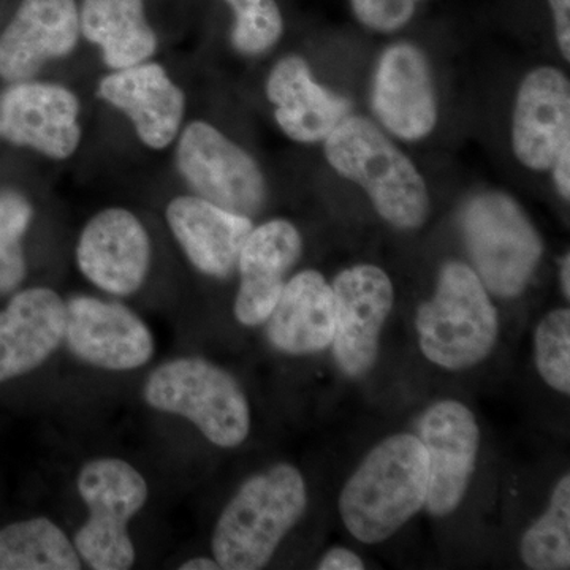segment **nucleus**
<instances>
[{
  "label": "nucleus",
  "instance_id": "nucleus-11",
  "mask_svg": "<svg viewBox=\"0 0 570 570\" xmlns=\"http://www.w3.org/2000/svg\"><path fill=\"white\" fill-rule=\"evenodd\" d=\"M415 431L428 455L425 508L442 519L459 509L478 468V420L461 401L442 400L420 415Z\"/></svg>",
  "mask_w": 570,
  "mask_h": 570
},
{
  "label": "nucleus",
  "instance_id": "nucleus-33",
  "mask_svg": "<svg viewBox=\"0 0 570 570\" xmlns=\"http://www.w3.org/2000/svg\"><path fill=\"white\" fill-rule=\"evenodd\" d=\"M181 570H219V562L214 560V558L206 557H197L193 558V560L184 561L181 566H179Z\"/></svg>",
  "mask_w": 570,
  "mask_h": 570
},
{
  "label": "nucleus",
  "instance_id": "nucleus-14",
  "mask_svg": "<svg viewBox=\"0 0 570 570\" xmlns=\"http://www.w3.org/2000/svg\"><path fill=\"white\" fill-rule=\"evenodd\" d=\"M151 255L148 230L126 208L102 209L91 217L75 250L81 275L112 296H130L140 291Z\"/></svg>",
  "mask_w": 570,
  "mask_h": 570
},
{
  "label": "nucleus",
  "instance_id": "nucleus-31",
  "mask_svg": "<svg viewBox=\"0 0 570 570\" xmlns=\"http://www.w3.org/2000/svg\"><path fill=\"white\" fill-rule=\"evenodd\" d=\"M554 189L564 202L570 200V141L561 146L550 167Z\"/></svg>",
  "mask_w": 570,
  "mask_h": 570
},
{
  "label": "nucleus",
  "instance_id": "nucleus-8",
  "mask_svg": "<svg viewBox=\"0 0 570 570\" xmlns=\"http://www.w3.org/2000/svg\"><path fill=\"white\" fill-rule=\"evenodd\" d=\"M175 160L197 197L250 219L264 209L268 186L261 165L213 124L194 121L184 127Z\"/></svg>",
  "mask_w": 570,
  "mask_h": 570
},
{
  "label": "nucleus",
  "instance_id": "nucleus-9",
  "mask_svg": "<svg viewBox=\"0 0 570 570\" xmlns=\"http://www.w3.org/2000/svg\"><path fill=\"white\" fill-rule=\"evenodd\" d=\"M374 121L396 140H426L439 122V96L433 67L411 41L389 45L379 56L371 80Z\"/></svg>",
  "mask_w": 570,
  "mask_h": 570
},
{
  "label": "nucleus",
  "instance_id": "nucleus-1",
  "mask_svg": "<svg viewBox=\"0 0 570 570\" xmlns=\"http://www.w3.org/2000/svg\"><path fill=\"white\" fill-rule=\"evenodd\" d=\"M326 163L366 194L379 216L400 230H417L430 216L425 178L374 119L347 116L324 142Z\"/></svg>",
  "mask_w": 570,
  "mask_h": 570
},
{
  "label": "nucleus",
  "instance_id": "nucleus-5",
  "mask_svg": "<svg viewBox=\"0 0 570 570\" xmlns=\"http://www.w3.org/2000/svg\"><path fill=\"white\" fill-rule=\"evenodd\" d=\"M472 269L490 295L513 299L538 272L543 243L523 206L499 190L469 198L460 217Z\"/></svg>",
  "mask_w": 570,
  "mask_h": 570
},
{
  "label": "nucleus",
  "instance_id": "nucleus-3",
  "mask_svg": "<svg viewBox=\"0 0 570 570\" xmlns=\"http://www.w3.org/2000/svg\"><path fill=\"white\" fill-rule=\"evenodd\" d=\"M302 472L275 464L246 480L225 505L213 531V558L225 570L264 569L305 515Z\"/></svg>",
  "mask_w": 570,
  "mask_h": 570
},
{
  "label": "nucleus",
  "instance_id": "nucleus-27",
  "mask_svg": "<svg viewBox=\"0 0 570 570\" xmlns=\"http://www.w3.org/2000/svg\"><path fill=\"white\" fill-rule=\"evenodd\" d=\"M234 11L232 45L239 55L261 56L284 36V17L276 0H224Z\"/></svg>",
  "mask_w": 570,
  "mask_h": 570
},
{
  "label": "nucleus",
  "instance_id": "nucleus-13",
  "mask_svg": "<svg viewBox=\"0 0 570 570\" xmlns=\"http://www.w3.org/2000/svg\"><path fill=\"white\" fill-rule=\"evenodd\" d=\"M67 305L63 341L86 365L134 371L153 358L156 344L149 326L130 307L78 295Z\"/></svg>",
  "mask_w": 570,
  "mask_h": 570
},
{
  "label": "nucleus",
  "instance_id": "nucleus-34",
  "mask_svg": "<svg viewBox=\"0 0 570 570\" xmlns=\"http://www.w3.org/2000/svg\"><path fill=\"white\" fill-rule=\"evenodd\" d=\"M560 285L562 295L570 299V254L562 255L560 261Z\"/></svg>",
  "mask_w": 570,
  "mask_h": 570
},
{
  "label": "nucleus",
  "instance_id": "nucleus-20",
  "mask_svg": "<svg viewBox=\"0 0 570 570\" xmlns=\"http://www.w3.org/2000/svg\"><path fill=\"white\" fill-rule=\"evenodd\" d=\"M67 305L58 292L32 287L0 311V382L43 365L63 343Z\"/></svg>",
  "mask_w": 570,
  "mask_h": 570
},
{
  "label": "nucleus",
  "instance_id": "nucleus-12",
  "mask_svg": "<svg viewBox=\"0 0 570 570\" xmlns=\"http://www.w3.org/2000/svg\"><path fill=\"white\" fill-rule=\"evenodd\" d=\"M81 104L56 82H10L0 96V137L48 159L66 160L81 142Z\"/></svg>",
  "mask_w": 570,
  "mask_h": 570
},
{
  "label": "nucleus",
  "instance_id": "nucleus-17",
  "mask_svg": "<svg viewBox=\"0 0 570 570\" xmlns=\"http://www.w3.org/2000/svg\"><path fill=\"white\" fill-rule=\"evenodd\" d=\"M302 253V234L291 220L277 217L250 230L236 264L239 287L234 313L239 324L258 326L268 321Z\"/></svg>",
  "mask_w": 570,
  "mask_h": 570
},
{
  "label": "nucleus",
  "instance_id": "nucleus-4",
  "mask_svg": "<svg viewBox=\"0 0 570 570\" xmlns=\"http://www.w3.org/2000/svg\"><path fill=\"white\" fill-rule=\"evenodd\" d=\"M420 351L428 362L464 371L489 358L499 337V316L490 292L466 262L439 272L436 288L415 316Z\"/></svg>",
  "mask_w": 570,
  "mask_h": 570
},
{
  "label": "nucleus",
  "instance_id": "nucleus-2",
  "mask_svg": "<svg viewBox=\"0 0 570 570\" xmlns=\"http://www.w3.org/2000/svg\"><path fill=\"white\" fill-rule=\"evenodd\" d=\"M428 455L415 434L379 442L341 491L344 527L366 546L385 542L425 508Z\"/></svg>",
  "mask_w": 570,
  "mask_h": 570
},
{
  "label": "nucleus",
  "instance_id": "nucleus-15",
  "mask_svg": "<svg viewBox=\"0 0 570 570\" xmlns=\"http://www.w3.org/2000/svg\"><path fill=\"white\" fill-rule=\"evenodd\" d=\"M570 141V81L564 71L539 66L528 71L513 102L510 142L515 159L534 174H547Z\"/></svg>",
  "mask_w": 570,
  "mask_h": 570
},
{
  "label": "nucleus",
  "instance_id": "nucleus-32",
  "mask_svg": "<svg viewBox=\"0 0 570 570\" xmlns=\"http://www.w3.org/2000/svg\"><path fill=\"white\" fill-rule=\"evenodd\" d=\"M317 569L321 570H362L365 569V561L355 551L335 547L326 551L318 561Z\"/></svg>",
  "mask_w": 570,
  "mask_h": 570
},
{
  "label": "nucleus",
  "instance_id": "nucleus-28",
  "mask_svg": "<svg viewBox=\"0 0 570 570\" xmlns=\"http://www.w3.org/2000/svg\"><path fill=\"white\" fill-rule=\"evenodd\" d=\"M534 360L540 377L561 395H570V311H550L535 326Z\"/></svg>",
  "mask_w": 570,
  "mask_h": 570
},
{
  "label": "nucleus",
  "instance_id": "nucleus-6",
  "mask_svg": "<svg viewBox=\"0 0 570 570\" xmlns=\"http://www.w3.org/2000/svg\"><path fill=\"white\" fill-rule=\"evenodd\" d=\"M142 396L156 411L189 420L216 448L236 449L249 436L245 390L208 360L183 356L163 363L146 381Z\"/></svg>",
  "mask_w": 570,
  "mask_h": 570
},
{
  "label": "nucleus",
  "instance_id": "nucleus-7",
  "mask_svg": "<svg viewBox=\"0 0 570 570\" xmlns=\"http://www.w3.org/2000/svg\"><path fill=\"white\" fill-rule=\"evenodd\" d=\"M77 489L89 510L73 539L81 561L94 570L132 568L137 551L129 523L148 501L145 478L127 461L107 456L81 468Z\"/></svg>",
  "mask_w": 570,
  "mask_h": 570
},
{
  "label": "nucleus",
  "instance_id": "nucleus-18",
  "mask_svg": "<svg viewBox=\"0 0 570 570\" xmlns=\"http://www.w3.org/2000/svg\"><path fill=\"white\" fill-rule=\"evenodd\" d=\"M97 96L124 112L148 148H167L178 138L186 112L183 89L160 63L146 61L104 77Z\"/></svg>",
  "mask_w": 570,
  "mask_h": 570
},
{
  "label": "nucleus",
  "instance_id": "nucleus-30",
  "mask_svg": "<svg viewBox=\"0 0 570 570\" xmlns=\"http://www.w3.org/2000/svg\"><path fill=\"white\" fill-rule=\"evenodd\" d=\"M553 17L554 37L562 59L570 62V0H547Z\"/></svg>",
  "mask_w": 570,
  "mask_h": 570
},
{
  "label": "nucleus",
  "instance_id": "nucleus-22",
  "mask_svg": "<svg viewBox=\"0 0 570 570\" xmlns=\"http://www.w3.org/2000/svg\"><path fill=\"white\" fill-rule=\"evenodd\" d=\"M266 336L287 355L318 354L332 346L335 335V296L332 284L317 269H303L285 283Z\"/></svg>",
  "mask_w": 570,
  "mask_h": 570
},
{
  "label": "nucleus",
  "instance_id": "nucleus-21",
  "mask_svg": "<svg viewBox=\"0 0 570 570\" xmlns=\"http://www.w3.org/2000/svg\"><path fill=\"white\" fill-rule=\"evenodd\" d=\"M165 217L187 261L214 279H225L235 272L243 245L254 228L250 217L194 194L174 198Z\"/></svg>",
  "mask_w": 570,
  "mask_h": 570
},
{
  "label": "nucleus",
  "instance_id": "nucleus-26",
  "mask_svg": "<svg viewBox=\"0 0 570 570\" xmlns=\"http://www.w3.org/2000/svg\"><path fill=\"white\" fill-rule=\"evenodd\" d=\"M32 219L33 208L24 195L0 193V295L17 291L28 273L22 238Z\"/></svg>",
  "mask_w": 570,
  "mask_h": 570
},
{
  "label": "nucleus",
  "instance_id": "nucleus-16",
  "mask_svg": "<svg viewBox=\"0 0 570 570\" xmlns=\"http://www.w3.org/2000/svg\"><path fill=\"white\" fill-rule=\"evenodd\" d=\"M77 0H22L0 33V78L28 81L67 58L80 40Z\"/></svg>",
  "mask_w": 570,
  "mask_h": 570
},
{
  "label": "nucleus",
  "instance_id": "nucleus-29",
  "mask_svg": "<svg viewBox=\"0 0 570 570\" xmlns=\"http://www.w3.org/2000/svg\"><path fill=\"white\" fill-rule=\"evenodd\" d=\"M423 0H351L355 20L367 31L393 33L406 28Z\"/></svg>",
  "mask_w": 570,
  "mask_h": 570
},
{
  "label": "nucleus",
  "instance_id": "nucleus-25",
  "mask_svg": "<svg viewBox=\"0 0 570 570\" xmlns=\"http://www.w3.org/2000/svg\"><path fill=\"white\" fill-rule=\"evenodd\" d=\"M523 564L532 570L570 568V475L554 485L549 508L524 532L520 543Z\"/></svg>",
  "mask_w": 570,
  "mask_h": 570
},
{
  "label": "nucleus",
  "instance_id": "nucleus-10",
  "mask_svg": "<svg viewBox=\"0 0 570 570\" xmlns=\"http://www.w3.org/2000/svg\"><path fill=\"white\" fill-rule=\"evenodd\" d=\"M332 288L333 355L346 376H365L377 360L382 330L395 305V285L381 266L358 264L343 269Z\"/></svg>",
  "mask_w": 570,
  "mask_h": 570
},
{
  "label": "nucleus",
  "instance_id": "nucleus-23",
  "mask_svg": "<svg viewBox=\"0 0 570 570\" xmlns=\"http://www.w3.org/2000/svg\"><path fill=\"white\" fill-rule=\"evenodd\" d=\"M78 9L82 37L99 47L111 70L149 61L157 51L145 0H81Z\"/></svg>",
  "mask_w": 570,
  "mask_h": 570
},
{
  "label": "nucleus",
  "instance_id": "nucleus-24",
  "mask_svg": "<svg viewBox=\"0 0 570 570\" xmlns=\"http://www.w3.org/2000/svg\"><path fill=\"white\" fill-rule=\"evenodd\" d=\"M73 540L47 517L18 521L0 530V570H78Z\"/></svg>",
  "mask_w": 570,
  "mask_h": 570
},
{
  "label": "nucleus",
  "instance_id": "nucleus-19",
  "mask_svg": "<svg viewBox=\"0 0 570 570\" xmlns=\"http://www.w3.org/2000/svg\"><path fill=\"white\" fill-rule=\"evenodd\" d=\"M266 97L285 137L299 145H318L352 115V104L318 82L303 56L288 55L269 71Z\"/></svg>",
  "mask_w": 570,
  "mask_h": 570
}]
</instances>
